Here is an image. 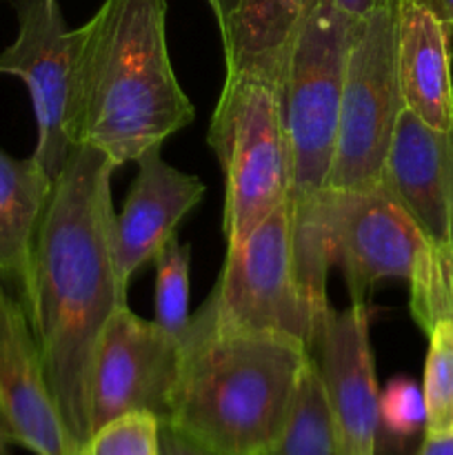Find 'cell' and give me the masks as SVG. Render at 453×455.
I'll use <instances>...</instances> for the list:
<instances>
[{"instance_id":"25","label":"cell","mask_w":453,"mask_h":455,"mask_svg":"<svg viewBox=\"0 0 453 455\" xmlns=\"http://www.w3.org/2000/svg\"><path fill=\"white\" fill-rule=\"evenodd\" d=\"M416 455H453V435L451 438H425Z\"/></svg>"},{"instance_id":"4","label":"cell","mask_w":453,"mask_h":455,"mask_svg":"<svg viewBox=\"0 0 453 455\" xmlns=\"http://www.w3.org/2000/svg\"><path fill=\"white\" fill-rule=\"evenodd\" d=\"M207 145L225 180L222 234L226 249H235L291 198V147L278 80L256 71H226Z\"/></svg>"},{"instance_id":"1","label":"cell","mask_w":453,"mask_h":455,"mask_svg":"<svg viewBox=\"0 0 453 455\" xmlns=\"http://www.w3.org/2000/svg\"><path fill=\"white\" fill-rule=\"evenodd\" d=\"M114 172L102 151L87 145L71 149L40 220L22 300L49 389L80 451L91 435L98 340L111 315L127 305L129 284L115 256Z\"/></svg>"},{"instance_id":"18","label":"cell","mask_w":453,"mask_h":455,"mask_svg":"<svg viewBox=\"0 0 453 455\" xmlns=\"http://www.w3.org/2000/svg\"><path fill=\"white\" fill-rule=\"evenodd\" d=\"M266 455H345L314 358L302 369L287 425Z\"/></svg>"},{"instance_id":"7","label":"cell","mask_w":453,"mask_h":455,"mask_svg":"<svg viewBox=\"0 0 453 455\" xmlns=\"http://www.w3.org/2000/svg\"><path fill=\"white\" fill-rule=\"evenodd\" d=\"M203 307L220 327L291 338L311 354L324 323L296 274L291 198L271 212L240 247L226 249L220 278Z\"/></svg>"},{"instance_id":"17","label":"cell","mask_w":453,"mask_h":455,"mask_svg":"<svg viewBox=\"0 0 453 455\" xmlns=\"http://www.w3.org/2000/svg\"><path fill=\"white\" fill-rule=\"evenodd\" d=\"M314 0H238L220 29L226 71L244 69L278 80L289 47Z\"/></svg>"},{"instance_id":"12","label":"cell","mask_w":453,"mask_h":455,"mask_svg":"<svg viewBox=\"0 0 453 455\" xmlns=\"http://www.w3.org/2000/svg\"><path fill=\"white\" fill-rule=\"evenodd\" d=\"M0 425L34 455H80L44 376L22 302L0 280Z\"/></svg>"},{"instance_id":"2","label":"cell","mask_w":453,"mask_h":455,"mask_svg":"<svg viewBox=\"0 0 453 455\" xmlns=\"http://www.w3.org/2000/svg\"><path fill=\"white\" fill-rule=\"evenodd\" d=\"M167 47V0H102L80 27L74 142L115 169L194 123Z\"/></svg>"},{"instance_id":"22","label":"cell","mask_w":453,"mask_h":455,"mask_svg":"<svg viewBox=\"0 0 453 455\" xmlns=\"http://www.w3.org/2000/svg\"><path fill=\"white\" fill-rule=\"evenodd\" d=\"M380 429L395 440H409L425 431L426 407L422 387L407 376L391 378L380 389Z\"/></svg>"},{"instance_id":"14","label":"cell","mask_w":453,"mask_h":455,"mask_svg":"<svg viewBox=\"0 0 453 455\" xmlns=\"http://www.w3.org/2000/svg\"><path fill=\"white\" fill-rule=\"evenodd\" d=\"M163 147H151L136 160L138 172L123 212L115 213V256L124 283L176 238L178 225L203 203L204 182L171 167Z\"/></svg>"},{"instance_id":"15","label":"cell","mask_w":453,"mask_h":455,"mask_svg":"<svg viewBox=\"0 0 453 455\" xmlns=\"http://www.w3.org/2000/svg\"><path fill=\"white\" fill-rule=\"evenodd\" d=\"M451 29L422 0H400L398 78L404 109L435 129H453Z\"/></svg>"},{"instance_id":"9","label":"cell","mask_w":453,"mask_h":455,"mask_svg":"<svg viewBox=\"0 0 453 455\" xmlns=\"http://www.w3.org/2000/svg\"><path fill=\"white\" fill-rule=\"evenodd\" d=\"M182 363V342L127 305L109 318L96 347L89 395L91 434L133 411L167 420Z\"/></svg>"},{"instance_id":"10","label":"cell","mask_w":453,"mask_h":455,"mask_svg":"<svg viewBox=\"0 0 453 455\" xmlns=\"http://www.w3.org/2000/svg\"><path fill=\"white\" fill-rule=\"evenodd\" d=\"M333 265L340 267L351 302H367L380 280H411L431 244L413 218L382 189H324Z\"/></svg>"},{"instance_id":"26","label":"cell","mask_w":453,"mask_h":455,"mask_svg":"<svg viewBox=\"0 0 453 455\" xmlns=\"http://www.w3.org/2000/svg\"><path fill=\"white\" fill-rule=\"evenodd\" d=\"M209 4H211L213 9V16H216V22H218V29H222V27L229 22L231 13H234V9L238 7V0H209Z\"/></svg>"},{"instance_id":"24","label":"cell","mask_w":453,"mask_h":455,"mask_svg":"<svg viewBox=\"0 0 453 455\" xmlns=\"http://www.w3.org/2000/svg\"><path fill=\"white\" fill-rule=\"evenodd\" d=\"M340 12H345L346 16L354 18V20H362L369 13H373L376 9L385 7V4L398 3V0H331Z\"/></svg>"},{"instance_id":"5","label":"cell","mask_w":453,"mask_h":455,"mask_svg":"<svg viewBox=\"0 0 453 455\" xmlns=\"http://www.w3.org/2000/svg\"><path fill=\"white\" fill-rule=\"evenodd\" d=\"M355 27L358 20L331 0H314L289 47L280 98L291 147V198H309L327 189Z\"/></svg>"},{"instance_id":"21","label":"cell","mask_w":453,"mask_h":455,"mask_svg":"<svg viewBox=\"0 0 453 455\" xmlns=\"http://www.w3.org/2000/svg\"><path fill=\"white\" fill-rule=\"evenodd\" d=\"M160 425L154 413H124L93 431L80 455H160Z\"/></svg>"},{"instance_id":"29","label":"cell","mask_w":453,"mask_h":455,"mask_svg":"<svg viewBox=\"0 0 453 455\" xmlns=\"http://www.w3.org/2000/svg\"><path fill=\"white\" fill-rule=\"evenodd\" d=\"M9 444H12V440L7 438L3 425H0V455H9Z\"/></svg>"},{"instance_id":"3","label":"cell","mask_w":453,"mask_h":455,"mask_svg":"<svg viewBox=\"0 0 453 455\" xmlns=\"http://www.w3.org/2000/svg\"><path fill=\"white\" fill-rule=\"evenodd\" d=\"M311 354L302 342L213 323L204 307L182 338V363L163 425L222 455H266L291 413Z\"/></svg>"},{"instance_id":"27","label":"cell","mask_w":453,"mask_h":455,"mask_svg":"<svg viewBox=\"0 0 453 455\" xmlns=\"http://www.w3.org/2000/svg\"><path fill=\"white\" fill-rule=\"evenodd\" d=\"M422 3L433 9L444 22L453 27V0H422Z\"/></svg>"},{"instance_id":"8","label":"cell","mask_w":453,"mask_h":455,"mask_svg":"<svg viewBox=\"0 0 453 455\" xmlns=\"http://www.w3.org/2000/svg\"><path fill=\"white\" fill-rule=\"evenodd\" d=\"M18 34L0 52V74L25 83L38 140L34 158L56 180L74 142V89L80 27L65 22L58 0H16Z\"/></svg>"},{"instance_id":"11","label":"cell","mask_w":453,"mask_h":455,"mask_svg":"<svg viewBox=\"0 0 453 455\" xmlns=\"http://www.w3.org/2000/svg\"><path fill=\"white\" fill-rule=\"evenodd\" d=\"M371 314L369 302L331 311L311 347L345 455H376L378 447L380 387L369 336Z\"/></svg>"},{"instance_id":"28","label":"cell","mask_w":453,"mask_h":455,"mask_svg":"<svg viewBox=\"0 0 453 455\" xmlns=\"http://www.w3.org/2000/svg\"><path fill=\"white\" fill-rule=\"evenodd\" d=\"M444 256V269H447L449 280V302H451V320H453V247L451 249H440Z\"/></svg>"},{"instance_id":"6","label":"cell","mask_w":453,"mask_h":455,"mask_svg":"<svg viewBox=\"0 0 453 455\" xmlns=\"http://www.w3.org/2000/svg\"><path fill=\"white\" fill-rule=\"evenodd\" d=\"M398 3L358 20L342 89L336 151L327 189H371L404 109L398 78Z\"/></svg>"},{"instance_id":"23","label":"cell","mask_w":453,"mask_h":455,"mask_svg":"<svg viewBox=\"0 0 453 455\" xmlns=\"http://www.w3.org/2000/svg\"><path fill=\"white\" fill-rule=\"evenodd\" d=\"M160 455H222L185 438L182 434L173 431L171 427L160 425Z\"/></svg>"},{"instance_id":"13","label":"cell","mask_w":453,"mask_h":455,"mask_svg":"<svg viewBox=\"0 0 453 455\" xmlns=\"http://www.w3.org/2000/svg\"><path fill=\"white\" fill-rule=\"evenodd\" d=\"M380 187L413 218L431 247H453V129L429 127L402 109Z\"/></svg>"},{"instance_id":"20","label":"cell","mask_w":453,"mask_h":455,"mask_svg":"<svg viewBox=\"0 0 453 455\" xmlns=\"http://www.w3.org/2000/svg\"><path fill=\"white\" fill-rule=\"evenodd\" d=\"M155 265V291H154V315L155 323L176 336L182 338L189 331V267H191V247L178 243L176 238L169 240L158 256L154 258Z\"/></svg>"},{"instance_id":"19","label":"cell","mask_w":453,"mask_h":455,"mask_svg":"<svg viewBox=\"0 0 453 455\" xmlns=\"http://www.w3.org/2000/svg\"><path fill=\"white\" fill-rule=\"evenodd\" d=\"M429 351L425 363L426 422L425 438H451L453 435V323L440 320L429 333Z\"/></svg>"},{"instance_id":"16","label":"cell","mask_w":453,"mask_h":455,"mask_svg":"<svg viewBox=\"0 0 453 455\" xmlns=\"http://www.w3.org/2000/svg\"><path fill=\"white\" fill-rule=\"evenodd\" d=\"M53 178L29 158H13L0 149V280L25 300L31 253L40 220L52 196Z\"/></svg>"}]
</instances>
